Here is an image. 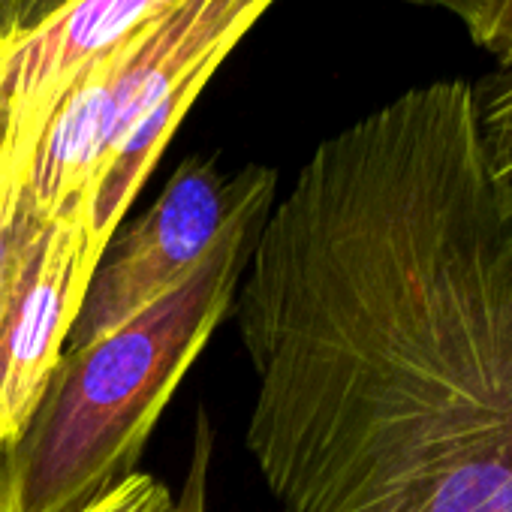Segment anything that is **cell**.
Returning <instances> with one entry per match:
<instances>
[{
  "label": "cell",
  "instance_id": "7",
  "mask_svg": "<svg viewBox=\"0 0 512 512\" xmlns=\"http://www.w3.org/2000/svg\"><path fill=\"white\" fill-rule=\"evenodd\" d=\"M476 121L482 148L494 172L512 187V64L485 91H476Z\"/></svg>",
  "mask_w": 512,
  "mask_h": 512
},
{
  "label": "cell",
  "instance_id": "6",
  "mask_svg": "<svg viewBox=\"0 0 512 512\" xmlns=\"http://www.w3.org/2000/svg\"><path fill=\"white\" fill-rule=\"evenodd\" d=\"M91 272L85 226L40 217L0 320V449L34 413L64 353Z\"/></svg>",
  "mask_w": 512,
  "mask_h": 512
},
{
  "label": "cell",
  "instance_id": "1",
  "mask_svg": "<svg viewBox=\"0 0 512 512\" xmlns=\"http://www.w3.org/2000/svg\"><path fill=\"white\" fill-rule=\"evenodd\" d=\"M281 512H512V187L473 85L320 142L235 293Z\"/></svg>",
  "mask_w": 512,
  "mask_h": 512
},
{
  "label": "cell",
  "instance_id": "8",
  "mask_svg": "<svg viewBox=\"0 0 512 512\" xmlns=\"http://www.w3.org/2000/svg\"><path fill=\"white\" fill-rule=\"evenodd\" d=\"M172 506L175 500L169 488L157 476L136 470L82 512H172Z\"/></svg>",
  "mask_w": 512,
  "mask_h": 512
},
{
  "label": "cell",
  "instance_id": "5",
  "mask_svg": "<svg viewBox=\"0 0 512 512\" xmlns=\"http://www.w3.org/2000/svg\"><path fill=\"white\" fill-rule=\"evenodd\" d=\"M175 0H67L0 46V217L19 205L28 160L73 85Z\"/></svg>",
  "mask_w": 512,
  "mask_h": 512
},
{
  "label": "cell",
  "instance_id": "9",
  "mask_svg": "<svg viewBox=\"0 0 512 512\" xmlns=\"http://www.w3.org/2000/svg\"><path fill=\"white\" fill-rule=\"evenodd\" d=\"M37 214L19 199L16 211L10 217H0V320H4V308H7V296L22 260V250L37 226Z\"/></svg>",
  "mask_w": 512,
  "mask_h": 512
},
{
  "label": "cell",
  "instance_id": "12",
  "mask_svg": "<svg viewBox=\"0 0 512 512\" xmlns=\"http://www.w3.org/2000/svg\"><path fill=\"white\" fill-rule=\"evenodd\" d=\"M205 461H208V446L202 440V446L193 458V467H190L187 488H184L181 500L172 506V512H205Z\"/></svg>",
  "mask_w": 512,
  "mask_h": 512
},
{
  "label": "cell",
  "instance_id": "10",
  "mask_svg": "<svg viewBox=\"0 0 512 512\" xmlns=\"http://www.w3.org/2000/svg\"><path fill=\"white\" fill-rule=\"evenodd\" d=\"M467 34L503 67L512 64V0H485L482 13L473 19Z\"/></svg>",
  "mask_w": 512,
  "mask_h": 512
},
{
  "label": "cell",
  "instance_id": "11",
  "mask_svg": "<svg viewBox=\"0 0 512 512\" xmlns=\"http://www.w3.org/2000/svg\"><path fill=\"white\" fill-rule=\"evenodd\" d=\"M67 0H0V46L40 28Z\"/></svg>",
  "mask_w": 512,
  "mask_h": 512
},
{
  "label": "cell",
  "instance_id": "2",
  "mask_svg": "<svg viewBox=\"0 0 512 512\" xmlns=\"http://www.w3.org/2000/svg\"><path fill=\"white\" fill-rule=\"evenodd\" d=\"M266 217L241 220L124 326L61 353L34 413L0 449V512H82L136 473L160 413L229 314Z\"/></svg>",
  "mask_w": 512,
  "mask_h": 512
},
{
  "label": "cell",
  "instance_id": "13",
  "mask_svg": "<svg viewBox=\"0 0 512 512\" xmlns=\"http://www.w3.org/2000/svg\"><path fill=\"white\" fill-rule=\"evenodd\" d=\"M407 4H419V7H437V10H446L452 16H458L467 28L473 25V19L482 13L485 0H407Z\"/></svg>",
  "mask_w": 512,
  "mask_h": 512
},
{
  "label": "cell",
  "instance_id": "4",
  "mask_svg": "<svg viewBox=\"0 0 512 512\" xmlns=\"http://www.w3.org/2000/svg\"><path fill=\"white\" fill-rule=\"evenodd\" d=\"M275 193L269 166L223 172L208 157H184L154 205L106 244L64 350L103 338L172 293L241 220L266 217Z\"/></svg>",
  "mask_w": 512,
  "mask_h": 512
},
{
  "label": "cell",
  "instance_id": "3",
  "mask_svg": "<svg viewBox=\"0 0 512 512\" xmlns=\"http://www.w3.org/2000/svg\"><path fill=\"white\" fill-rule=\"evenodd\" d=\"M275 0H175L97 61L49 118L19 199L43 220H79L100 256L178 124Z\"/></svg>",
  "mask_w": 512,
  "mask_h": 512
}]
</instances>
